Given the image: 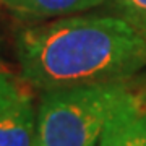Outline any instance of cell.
I'll list each match as a JSON object with an SVG mask.
<instances>
[{
    "instance_id": "1",
    "label": "cell",
    "mask_w": 146,
    "mask_h": 146,
    "mask_svg": "<svg viewBox=\"0 0 146 146\" xmlns=\"http://www.w3.org/2000/svg\"><path fill=\"white\" fill-rule=\"evenodd\" d=\"M21 78L42 93L112 83L146 67V39L117 15H73L16 34Z\"/></svg>"
},
{
    "instance_id": "2",
    "label": "cell",
    "mask_w": 146,
    "mask_h": 146,
    "mask_svg": "<svg viewBox=\"0 0 146 146\" xmlns=\"http://www.w3.org/2000/svg\"><path fill=\"white\" fill-rule=\"evenodd\" d=\"M128 78L42 93L33 146H98Z\"/></svg>"
},
{
    "instance_id": "3",
    "label": "cell",
    "mask_w": 146,
    "mask_h": 146,
    "mask_svg": "<svg viewBox=\"0 0 146 146\" xmlns=\"http://www.w3.org/2000/svg\"><path fill=\"white\" fill-rule=\"evenodd\" d=\"M29 88L0 67V146H33L37 110Z\"/></svg>"
},
{
    "instance_id": "4",
    "label": "cell",
    "mask_w": 146,
    "mask_h": 146,
    "mask_svg": "<svg viewBox=\"0 0 146 146\" xmlns=\"http://www.w3.org/2000/svg\"><path fill=\"white\" fill-rule=\"evenodd\" d=\"M98 146H146V76H130Z\"/></svg>"
},
{
    "instance_id": "5",
    "label": "cell",
    "mask_w": 146,
    "mask_h": 146,
    "mask_svg": "<svg viewBox=\"0 0 146 146\" xmlns=\"http://www.w3.org/2000/svg\"><path fill=\"white\" fill-rule=\"evenodd\" d=\"M13 15L25 20L55 18L89 10L110 0H0Z\"/></svg>"
},
{
    "instance_id": "6",
    "label": "cell",
    "mask_w": 146,
    "mask_h": 146,
    "mask_svg": "<svg viewBox=\"0 0 146 146\" xmlns=\"http://www.w3.org/2000/svg\"><path fill=\"white\" fill-rule=\"evenodd\" d=\"M117 16L128 21L146 39V0H112Z\"/></svg>"
}]
</instances>
